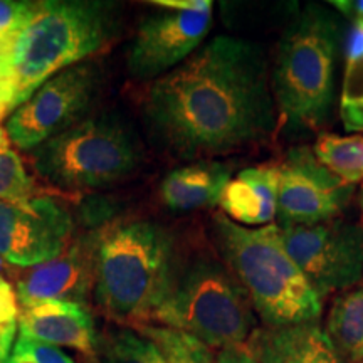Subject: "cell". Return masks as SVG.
Masks as SVG:
<instances>
[{"label": "cell", "mask_w": 363, "mask_h": 363, "mask_svg": "<svg viewBox=\"0 0 363 363\" xmlns=\"http://www.w3.org/2000/svg\"><path fill=\"white\" fill-rule=\"evenodd\" d=\"M33 177L27 174L24 163L11 147L6 128H0V201L17 202L35 197Z\"/></svg>", "instance_id": "23"}, {"label": "cell", "mask_w": 363, "mask_h": 363, "mask_svg": "<svg viewBox=\"0 0 363 363\" xmlns=\"http://www.w3.org/2000/svg\"><path fill=\"white\" fill-rule=\"evenodd\" d=\"M217 363H259L256 353L251 348V345L244 343L238 347H229L224 350H219Z\"/></svg>", "instance_id": "28"}, {"label": "cell", "mask_w": 363, "mask_h": 363, "mask_svg": "<svg viewBox=\"0 0 363 363\" xmlns=\"http://www.w3.org/2000/svg\"><path fill=\"white\" fill-rule=\"evenodd\" d=\"M249 345L259 363H343L318 323L257 330Z\"/></svg>", "instance_id": "16"}, {"label": "cell", "mask_w": 363, "mask_h": 363, "mask_svg": "<svg viewBox=\"0 0 363 363\" xmlns=\"http://www.w3.org/2000/svg\"><path fill=\"white\" fill-rule=\"evenodd\" d=\"M278 170L279 225L316 224L340 217L355 192L353 185L326 169L308 145L288 150Z\"/></svg>", "instance_id": "12"}, {"label": "cell", "mask_w": 363, "mask_h": 363, "mask_svg": "<svg viewBox=\"0 0 363 363\" xmlns=\"http://www.w3.org/2000/svg\"><path fill=\"white\" fill-rule=\"evenodd\" d=\"M120 7L103 0H45L12 48L16 108L45 81L106 48L118 33Z\"/></svg>", "instance_id": "6"}, {"label": "cell", "mask_w": 363, "mask_h": 363, "mask_svg": "<svg viewBox=\"0 0 363 363\" xmlns=\"http://www.w3.org/2000/svg\"><path fill=\"white\" fill-rule=\"evenodd\" d=\"M343 34L337 11L318 4L299 9L284 27L271 69V91L276 110L293 130H318L330 120Z\"/></svg>", "instance_id": "3"}, {"label": "cell", "mask_w": 363, "mask_h": 363, "mask_svg": "<svg viewBox=\"0 0 363 363\" xmlns=\"http://www.w3.org/2000/svg\"><path fill=\"white\" fill-rule=\"evenodd\" d=\"M233 179L230 165L201 160L172 170L160 185V199L170 211L194 212L219 203L225 185Z\"/></svg>", "instance_id": "17"}, {"label": "cell", "mask_w": 363, "mask_h": 363, "mask_svg": "<svg viewBox=\"0 0 363 363\" xmlns=\"http://www.w3.org/2000/svg\"><path fill=\"white\" fill-rule=\"evenodd\" d=\"M74 233L69 211L51 197L0 201V257L11 266L34 267L65 251Z\"/></svg>", "instance_id": "11"}, {"label": "cell", "mask_w": 363, "mask_h": 363, "mask_svg": "<svg viewBox=\"0 0 363 363\" xmlns=\"http://www.w3.org/2000/svg\"><path fill=\"white\" fill-rule=\"evenodd\" d=\"M39 2L24 0H0V45L16 40L30 17L38 11Z\"/></svg>", "instance_id": "25"}, {"label": "cell", "mask_w": 363, "mask_h": 363, "mask_svg": "<svg viewBox=\"0 0 363 363\" xmlns=\"http://www.w3.org/2000/svg\"><path fill=\"white\" fill-rule=\"evenodd\" d=\"M103 72L94 62H81L48 79L16 108L6 131L17 148L33 152L83 121L101 86Z\"/></svg>", "instance_id": "8"}, {"label": "cell", "mask_w": 363, "mask_h": 363, "mask_svg": "<svg viewBox=\"0 0 363 363\" xmlns=\"http://www.w3.org/2000/svg\"><path fill=\"white\" fill-rule=\"evenodd\" d=\"M0 363H4V360H2V357H0Z\"/></svg>", "instance_id": "31"}, {"label": "cell", "mask_w": 363, "mask_h": 363, "mask_svg": "<svg viewBox=\"0 0 363 363\" xmlns=\"http://www.w3.org/2000/svg\"><path fill=\"white\" fill-rule=\"evenodd\" d=\"M143 111L157 142L185 160L266 142L276 103L264 52L247 39L214 38L153 81Z\"/></svg>", "instance_id": "1"}, {"label": "cell", "mask_w": 363, "mask_h": 363, "mask_svg": "<svg viewBox=\"0 0 363 363\" xmlns=\"http://www.w3.org/2000/svg\"><path fill=\"white\" fill-rule=\"evenodd\" d=\"M313 152L345 184L355 187L363 182V135L321 133L313 145Z\"/></svg>", "instance_id": "21"}, {"label": "cell", "mask_w": 363, "mask_h": 363, "mask_svg": "<svg viewBox=\"0 0 363 363\" xmlns=\"http://www.w3.org/2000/svg\"><path fill=\"white\" fill-rule=\"evenodd\" d=\"M19 301L9 281L0 276V357L6 362L11 355L19 328Z\"/></svg>", "instance_id": "24"}, {"label": "cell", "mask_w": 363, "mask_h": 363, "mask_svg": "<svg viewBox=\"0 0 363 363\" xmlns=\"http://www.w3.org/2000/svg\"><path fill=\"white\" fill-rule=\"evenodd\" d=\"M289 256L323 299L363 278V227L340 217L316 224L279 225Z\"/></svg>", "instance_id": "9"}, {"label": "cell", "mask_w": 363, "mask_h": 363, "mask_svg": "<svg viewBox=\"0 0 363 363\" xmlns=\"http://www.w3.org/2000/svg\"><path fill=\"white\" fill-rule=\"evenodd\" d=\"M142 150L133 131L115 115L91 116L33 150L30 163L59 190L103 189L138 169Z\"/></svg>", "instance_id": "7"}, {"label": "cell", "mask_w": 363, "mask_h": 363, "mask_svg": "<svg viewBox=\"0 0 363 363\" xmlns=\"http://www.w3.org/2000/svg\"><path fill=\"white\" fill-rule=\"evenodd\" d=\"M13 43L0 45V120L9 111L16 110L17 83L12 65Z\"/></svg>", "instance_id": "26"}, {"label": "cell", "mask_w": 363, "mask_h": 363, "mask_svg": "<svg viewBox=\"0 0 363 363\" xmlns=\"http://www.w3.org/2000/svg\"><path fill=\"white\" fill-rule=\"evenodd\" d=\"M19 331V335L38 342L72 348L86 357L96 355L94 318L83 303L45 301L21 310Z\"/></svg>", "instance_id": "14"}, {"label": "cell", "mask_w": 363, "mask_h": 363, "mask_svg": "<svg viewBox=\"0 0 363 363\" xmlns=\"http://www.w3.org/2000/svg\"><path fill=\"white\" fill-rule=\"evenodd\" d=\"M174 238L148 219H120L98 229L93 294L116 326L155 325L175 259Z\"/></svg>", "instance_id": "2"}, {"label": "cell", "mask_w": 363, "mask_h": 363, "mask_svg": "<svg viewBox=\"0 0 363 363\" xmlns=\"http://www.w3.org/2000/svg\"><path fill=\"white\" fill-rule=\"evenodd\" d=\"M6 267H7V262L4 261L2 257H0V271H2V269H6Z\"/></svg>", "instance_id": "29"}, {"label": "cell", "mask_w": 363, "mask_h": 363, "mask_svg": "<svg viewBox=\"0 0 363 363\" xmlns=\"http://www.w3.org/2000/svg\"><path fill=\"white\" fill-rule=\"evenodd\" d=\"M98 363H169L152 340L126 326H113L98 335Z\"/></svg>", "instance_id": "20"}, {"label": "cell", "mask_w": 363, "mask_h": 363, "mask_svg": "<svg viewBox=\"0 0 363 363\" xmlns=\"http://www.w3.org/2000/svg\"><path fill=\"white\" fill-rule=\"evenodd\" d=\"M325 333L343 363L363 362V286L335 298L326 316Z\"/></svg>", "instance_id": "19"}, {"label": "cell", "mask_w": 363, "mask_h": 363, "mask_svg": "<svg viewBox=\"0 0 363 363\" xmlns=\"http://www.w3.org/2000/svg\"><path fill=\"white\" fill-rule=\"evenodd\" d=\"M152 340L169 363H217L214 350L185 331L158 325L133 328Z\"/></svg>", "instance_id": "22"}, {"label": "cell", "mask_w": 363, "mask_h": 363, "mask_svg": "<svg viewBox=\"0 0 363 363\" xmlns=\"http://www.w3.org/2000/svg\"><path fill=\"white\" fill-rule=\"evenodd\" d=\"M155 325L185 331L212 350L249 343L257 318L246 289L222 257L206 249H177Z\"/></svg>", "instance_id": "5"}, {"label": "cell", "mask_w": 363, "mask_h": 363, "mask_svg": "<svg viewBox=\"0 0 363 363\" xmlns=\"http://www.w3.org/2000/svg\"><path fill=\"white\" fill-rule=\"evenodd\" d=\"M278 165H257L240 170L229 180L219 201L227 219L244 227L272 224L278 217Z\"/></svg>", "instance_id": "15"}, {"label": "cell", "mask_w": 363, "mask_h": 363, "mask_svg": "<svg viewBox=\"0 0 363 363\" xmlns=\"http://www.w3.org/2000/svg\"><path fill=\"white\" fill-rule=\"evenodd\" d=\"M352 21L345 39V78L340 96V116L347 131H363V0L330 2Z\"/></svg>", "instance_id": "18"}, {"label": "cell", "mask_w": 363, "mask_h": 363, "mask_svg": "<svg viewBox=\"0 0 363 363\" xmlns=\"http://www.w3.org/2000/svg\"><path fill=\"white\" fill-rule=\"evenodd\" d=\"M362 363H363V362H362Z\"/></svg>", "instance_id": "32"}, {"label": "cell", "mask_w": 363, "mask_h": 363, "mask_svg": "<svg viewBox=\"0 0 363 363\" xmlns=\"http://www.w3.org/2000/svg\"><path fill=\"white\" fill-rule=\"evenodd\" d=\"M13 347L27 353L35 363H76L59 347L38 342V340L33 338H27L24 335H19V337H17Z\"/></svg>", "instance_id": "27"}, {"label": "cell", "mask_w": 363, "mask_h": 363, "mask_svg": "<svg viewBox=\"0 0 363 363\" xmlns=\"http://www.w3.org/2000/svg\"><path fill=\"white\" fill-rule=\"evenodd\" d=\"M212 24V2L190 9H160L143 17L131 40L128 71L135 79H158L197 51Z\"/></svg>", "instance_id": "10"}, {"label": "cell", "mask_w": 363, "mask_h": 363, "mask_svg": "<svg viewBox=\"0 0 363 363\" xmlns=\"http://www.w3.org/2000/svg\"><path fill=\"white\" fill-rule=\"evenodd\" d=\"M214 233L220 257L266 328L318 323L323 299L289 256L278 224L251 229L217 212Z\"/></svg>", "instance_id": "4"}, {"label": "cell", "mask_w": 363, "mask_h": 363, "mask_svg": "<svg viewBox=\"0 0 363 363\" xmlns=\"http://www.w3.org/2000/svg\"><path fill=\"white\" fill-rule=\"evenodd\" d=\"M98 229L72 239L51 261L29 267L17 279V301L22 310L45 301L83 303L93 293Z\"/></svg>", "instance_id": "13"}, {"label": "cell", "mask_w": 363, "mask_h": 363, "mask_svg": "<svg viewBox=\"0 0 363 363\" xmlns=\"http://www.w3.org/2000/svg\"><path fill=\"white\" fill-rule=\"evenodd\" d=\"M360 206H362V212H363V187H362V192H360Z\"/></svg>", "instance_id": "30"}]
</instances>
